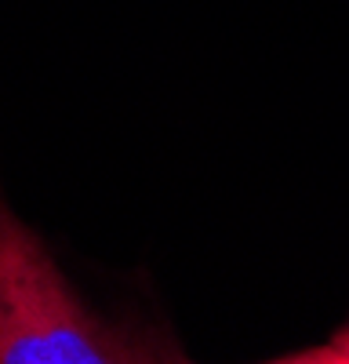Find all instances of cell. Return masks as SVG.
<instances>
[{
  "label": "cell",
  "instance_id": "cell-1",
  "mask_svg": "<svg viewBox=\"0 0 349 364\" xmlns=\"http://www.w3.org/2000/svg\"><path fill=\"white\" fill-rule=\"evenodd\" d=\"M186 360L164 328L116 317L66 277L44 237L0 193V364Z\"/></svg>",
  "mask_w": 349,
  "mask_h": 364
},
{
  "label": "cell",
  "instance_id": "cell-2",
  "mask_svg": "<svg viewBox=\"0 0 349 364\" xmlns=\"http://www.w3.org/2000/svg\"><path fill=\"white\" fill-rule=\"evenodd\" d=\"M277 360H284V364H349V328H342L338 336H331L328 343H320V346L284 353Z\"/></svg>",
  "mask_w": 349,
  "mask_h": 364
}]
</instances>
